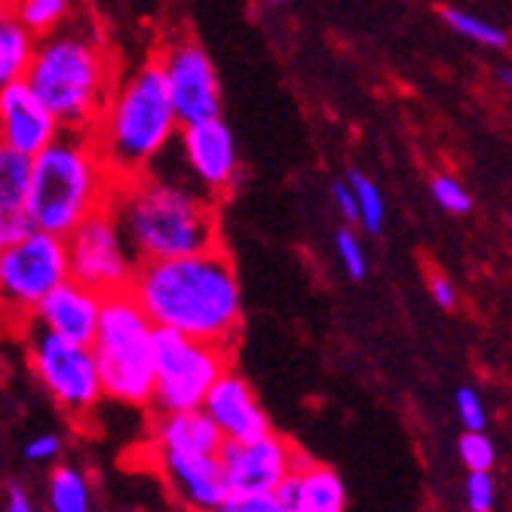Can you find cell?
<instances>
[{"label": "cell", "instance_id": "29", "mask_svg": "<svg viewBox=\"0 0 512 512\" xmlns=\"http://www.w3.org/2000/svg\"><path fill=\"white\" fill-rule=\"evenodd\" d=\"M212 512H286L273 491L264 494H224Z\"/></svg>", "mask_w": 512, "mask_h": 512}, {"label": "cell", "instance_id": "1", "mask_svg": "<svg viewBox=\"0 0 512 512\" xmlns=\"http://www.w3.org/2000/svg\"><path fill=\"white\" fill-rule=\"evenodd\" d=\"M129 292L142 304L154 329H169L197 341L227 347L243 322V292L237 267L224 246L138 261Z\"/></svg>", "mask_w": 512, "mask_h": 512}, {"label": "cell", "instance_id": "20", "mask_svg": "<svg viewBox=\"0 0 512 512\" xmlns=\"http://www.w3.org/2000/svg\"><path fill=\"white\" fill-rule=\"evenodd\" d=\"M34 46L37 37L19 22L13 0H0V86L25 77Z\"/></svg>", "mask_w": 512, "mask_h": 512}, {"label": "cell", "instance_id": "35", "mask_svg": "<svg viewBox=\"0 0 512 512\" xmlns=\"http://www.w3.org/2000/svg\"><path fill=\"white\" fill-rule=\"evenodd\" d=\"M332 200H335L341 218H344L347 224H356V200H353V191H350V184H347V181L332 184Z\"/></svg>", "mask_w": 512, "mask_h": 512}, {"label": "cell", "instance_id": "7", "mask_svg": "<svg viewBox=\"0 0 512 512\" xmlns=\"http://www.w3.org/2000/svg\"><path fill=\"white\" fill-rule=\"evenodd\" d=\"M230 368L227 347L154 329V396L160 411L200 408L209 387Z\"/></svg>", "mask_w": 512, "mask_h": 512}, {"label": "cell", "instance_id": "19", "mask_svg": "<svg viewBox=\"0 0 512 512\" xmlns=\"http://www.w3.org/2000/svg\"><path fill=\"white\" fill-rule=\"evenodd\" d=\"M154 439L160 451H184V454H218L224 445L221 430L203 408L188 411H163L154 427Z\"/></svg>", "mask_w": 512, "mask_h": 512}, {"label": "cell", "instance_id": "13", "mask_svg": "<svg viewBox=\"0 0 512 512\" xmlns=\"http://www.w3.org/2000/svg\"><path fill=\"white\" fill-rule=\"evenodd\" d=\"M181 160L188 166V178L209 197H224L240 181V154L230 126L218 117L194 120L178 126Z\"/></svg>", "mask_w": 512, "mask_h": 512}, {"label": "cell", "instance_id": "37", "mask_svg": "<svg viewBox=\"0 0 512 512\" xmlns=\"http://www.w3.org/2000/svg\"><path fill=\"white\" fill-rule=\"evenodd\" d=\"M10 322H16V319L10 316V310L4 307V301H0V335H4V332L10 329Z\"/></svg>", "mask_w": 512, "mask_h": 512}, {"label": "cell", "instance_id": "2", "mask_svg": "<svg viewBox=\"0 0 512 512\" xmlns=\"http://www.w3.org/2000/svg\"><path fill=\"white\" fill-rule=\"evenodd\" d=\"M138 261L194 255L221 246L215 203L188 175H166L157 166L114 184L108 200Z\"/></svg>", "mask_w": 512, "mask_h": 512}, {"label": "cell", "instance_id": "10", "mask_svg": "<svg viewBox=\"0 0 512 512\" xmlns=\"http://www.w3.org/2000/svg\"><path fill=\"white\" fill-rule=\"evenodd\" d=\"M65 249H68V276L83 283L86 289L99 295L129 289L138 258L129 249L123 230L108 206L83 218L65 237Z\"/></svg>", "mask_w": 512, "mask_h": 512}, {"label": "cell", "instance_id": "17", "mask_svg": "<svg viewBox=\"0 0 512 512\" xmlns=\"http://www.w3.org/2000/svg\"><path fill=\"white\" fill-rule=\"evenodd\" d=\"M160 463L163 473L169 476L175 494L194 506L197 512H212L227 488L221 479V467H218V454H184V451H160Z\"/></svg>", "mask_w": 512, "mask_h": 512}, {"label": "cell", "instance_id": "3", "mask_svg": "<svg viewBox=\"0 0 512 512\" xmlns=\"http://www.w3.org/2000/svg\"><path fill=\"white\" fill-rule=\"evenodd\" d=\"M22 80L59 129L89 132L117 83V65L96 22L74 13L68 25L37 40Z\"/></svg>", "mask_w": 512, "mask_h": 512}, {"label": "cell", "instance_id": "27", "mask_svg": "<svg viewBox=\"0 0 512 512\" xmlns=\"http://www.w3.org/2000/svg\"><path fill=\"white\" fill-rule=\"evenodd\" d=\"M460 460L467 470H491L497 463V448L485 436V430H467L460 439Z\"/></svg>", "mask_w": 512, "mask_h": 512}, {"label": "cell", "instance_id": "30", "mask_svg": "<svg viewBox=\"0 0 512 512\" xmlns=\"http://www.w3.org/2000/svg\"><path fill=\"white\" fill-rule=\"evenodd\" d=\"M497 485L491 470H470L467 476V506L470 512H494Z\"/></svg>", "mask_w": 512, "mask_h": 512}, {"label": "cell", "instance_id": "24", "mask_svg": "<svg viewBox=\"0 0 512 512\" xmlns=\"http://www.w3.org/2000/svg\"><path fill=\"white\" fill-rule=\"evenodd\" d=\"M347 184H350L353 200H356V224H362L368 234H381L384 215H387L381 188L365 172H350Z\"/></svg>", "mask_w": 512, "mask_h": 512}, {"label": "cell", "instance_id": "32", "mask_svg": "<svg viewBox=\"0 0 512 512\" xmlns=\"http://www.w3.org/2000/svg\"><path fill=\"white\" fill-rule=\"evenodd\" d=\"M31 218L25 209H4L0 206V252L7 246H13L16 240H22L28 230H31Z\"/></svg>", "mask_w": 512, "mask_h": 512}, {"label": "cell", "instance_id": "39", "mask_svg": "<svg viewBox=\"0 0 512 512\" xmlns=\"http://www.w3.org/2000/svg\"><path fill=\"white\" fill-rule=\"evenodd\" d=\"M270 4H283V0H270Z\"/></svg>", "mask_w": 512, "mask_h": 512}, {"label": "cell", "instance_id": "6", "mask_svg": "<svg viewBox=\"0 0 512 512\" xmlns=\"http://www.w3.org/2000/svg\"><path fill=\"white\" fill-rule=\"evenodd\" d=\"M96 356L102 393L123 405H148L154 396V322L129 289L102 301L96 335L89 341Z\"/></svg>", "mask_w": 512, "mask_h": 512}, {"label": "cell", "instance_id": "11", "mask_svg": "<svg viewBox=\"0 0 512 512\" xmlns=\"http://www.w3.org/2000/svg\"><path fill=\"white\" fill-rule=\"evenodd\" d=\"M169 92L172 111L178 123H194L206 117L221 114V83L218 71L203 50V43H197L191 34L175 31L154 56Z\"/></svg>", "mask_w": 512, "mask_h": 512}, {"label": "cell", "instance_id": "15", "mask_svg": "<svg viewBox=\"0 0 512 512\" xmlns=\"http://www.w3.org/2000/svg\"><path fill=\"white\" fill-rule=\"evenodd\" d=\"M200 408L212 417V424L230 442H249L270 433V417L264 414L255 390L249 387L246 378H240L230 368L221 371V378L209 387Z\"/></svg>", "mask_w": 512, "mask_h": 512}, {"label": "cell", "instance_id": "34", "mask_svg": "<svg viewBox=\"0 0 512 512\" xmlns=\"http://www.w3.org/2000/svg\"><path fill=\"white\" fill-rule=\"evenodd\" d=\"M430 295H433V301L442 310H451L457 304V289H454V283H451L445 273H433L430 276Z\"/></svg>", "mask_w": 512, "mask_h": 512}, {"label": "cell", "instance_id": "22", "mask_svg": "<svg viewBox=\"0 0 512 512\" xmlns=\"http://www.w3.org/2000/svg\"><path fill=\"white\" fill-rule=\"evenodd\" d=\"M31 184V157L0 145V206L25 209Z\"/></svg>", "mask_w": 512, "mask_h": 512}, {"label": "cell", "instance_id": "5", "mask_svg": "<svg viewBox=\"0 0 512 512\" xmlns=\"http://www.w3.org/2000/svg\"><path fill=\"white\" fill-rule=\"evenodd\" d=\"M117 178L108 172L89 132L62 129L31 157L25 212L37 230L68 237L71 230L108 206Z\"/></svg>", "mask_w": 512, "mask_h": 512}, {"label": "cell", "instance_id": "18", "mask_svg": "<svg viewBox=\"0 0 512 512\" xmlns=\"http://www.w3.org/2000/svg\"><path fill=\"white\" fill-rule=\"evenodd\" d=\"M286 512H344L347 491L335 470L304 460L301 467L273 491Z\"/></svg>", "mask_w": 512, "mask_h": 512}, {"label": "cell", "instance_id": "28", "mask_svg": "<svg viewBox=\"0 0 512 512\" xmlns=\"http://www.w3.org/2000/svg\"><path fill=\"white\" fill-rule=\"evenodd\" d=\"M335 252L341 258V267L350 279H365V270H368V261H365V252H362V243L356 237L353 227H341L338 237H335Z\"/></svg>", "mask_w": 512, "mask_h": 512}, {"label": "cell", "instance_id": "16", "mask_svg": "<svg viewBox=\"0 0 512 512\" xmlns=\"http://www.w3.org/2000/svg\"><path fill=\"white\" fill-rule=\"evenodd\" d=\"M102 301H105V295L86 289L83 283H77V279L68 276L65 283H59L50 295H46L34 307L28 322L40 325V329L53 332L59 338L89 344L92 335H96Z\"/></svg>", "mask_w": 512, "mask_h": 512}, {"label": "cell", "instance_id": "31", "mask_svg": "<svg viewBox=\"0 0 512 512\" xmlns=\"http://www.w3.org/2000/svg\"><path fill=\"white\" fill-rule=\"evenodd\" d=\"M457 414H460V421L467 430H485V424H488V411H485V405L473 387L457 390Z\"/></svg>", "mask_w": 512, "mask_h": 512}, {"label": "cell", "instance_id": "25", "mask_svg": "<svg viewBox=\"0 0 512 512\" xmlns=\"http://www.w3.org/2000/svg\"><path fill=\"white\" fill-rule=\"evenodd\" d=\"M442 19H445V25H448L454 34L467 37V40H473V43H479V46H488V50H506V46H509V34H506L500 25H494V22H488V19H479V16H473V13H467V10L445 7V10H442Z\"/></svg>", "mask_w": 512, "mask_h": 512}, {"label": "cell", "instance_id": "8", "mask_svg": "<svg viewBox=\"0 0 512 512\" xmlns=\"http://www.w3.org/2000/svg\"><path fill=\"white\" fill-rule=\"evenodd\" d=\"M68 279L65 237L31 227L0 252V301L16 322H28L34 307Z\"/></svg>", "mask_w": 512, "mask_h": 512}, {"label": "cell", "instance_id": "9", "mask_svg": "<svg viewBox=\"0 0 512 512\" xmlns=\"http://www.w3.org/2000/svg\"><path fill=\"white\" fill-rule=\"evenodd\" d=\"M25 347H28L34 378L68 414H86L102 402L105 393L99 381L96 356H92L89 344L59 338L31 322Z\"/></svg>", "mask_w": 512, "mask_h": 512}, {"label": "cell", "instance_id": "36", "mask_svg": "<svg viewBox=\"0 0 512 512\" xmlns=\"http://www.w3.org/2000/svg\"><path fill=\"white\" fill-rule=\"evenodd\" d=\"M4 512H34V506H31V500H28V494H25L19 485H13V488H10V497H7Z\"/></svg>", "mask_w": 512, "mask_h": 512}, {"label": "cell", "instance_id": "38", "mask_svg": "<svg viewBox=\"0 0 512 512\" xmlns=\"http://www.w3.org/2000/svg\"><path fill=\"white\" fill-rule=\"evenodd\" d=\"M500 80H503V86H509V68H500Z\"/></svg>", "mask_w": 512, "mask_h": 512}, {"label": "cell", "instance_id": "33", "mask_svg": "<svg viewBox=\"0 0 512 512\" xmlns=\"http://www.w3.org/2000/svg\"><path fill=\"white\" fill-rule=\"evenodd\" d=\"M62 451V439L56 433H46V436H37L25 445V457L31 463H46V460H56Z\"/></svg>", "mask_w": 512, "mask_h": 512}, {"label": "cell", "instance_id": "21", "mask_svg": "<svg viewBox=\"0 0 512 512\" xmlns=\"http://www.w3.org/2000/svg\"><path fill=\"white\" fill-rule=\"evenodd\" d=\"M13 10L19 22L40 40L68 25L77 13V4L74 0H13Z\"/></svg>", "mask_w": 512, "mask_h": 512}, {"label": "cell", "instance_id": "4", "mask_svg": "<svg viewBox=\"0 0 512 512\" xmlns=\"http://www.w3.org/2000/svg\"><path fill=\"white\" fill-rule=\"evenodd\" d=\"M178 126L160 65L151 56L129 74L117 77L89 135L108 172L117 181H126L151 169L169 151Z\"/></svg>", "mask_w": 512, "mask_h": 512}, {"label": "cell", "instance_id": "14", "mask_svg": "<svg viewBox=\"0 0 512 512\" xmlns=\"http://www.w3.org/2000/svg\"><path fill=\"white\" fill-rule=\"evenodd\" d=\"M56 117L34 96L25 80L0 86V145L34 157L59 135Z\"/></svg>", "mask_w": 512, "mask_h": 512}, {"label": "cell", "instance_id": "26", "mask_svg": "<svg viewBox=\"0 0 512 512\" xmlns=\"http://www.w3.org/2000/svg\"><path fill=\"white\" fill-rule=\"evenodd\" d=\"M433 200L439 203V209H445L448 215H467L473 209V197L470 191L454 175H436L433 178Z\"/></svg>", "mask_w": 512, "mask_h": 512}, {"label": "cell", "instance_id": "12", "mask_svg": "<svg viewBox=\"0 0 512 512\" xmlns=\"http://www.w3.org/2000/svg\"><path fill=\"white\" fill-rule=\"evenodd\" d=\"M307 457L295 451L286 439H279L273 430L267 436L249 442H230L218 448V467L227 494H264L276 491L279 482L292 476Z\"/></svg>", "mask_w": 512, "mask_h": 512}, {"label": "cell", "instance_id": "23", "mask_svg": "<svg viewBox=\"0 0 512 512\" xmlns=\"http://www.w3.org/2000/svg\"><path fill=\"white\" fill-rule=\"evenodd\" d=\"M50 509L53 512H92L86 476L74 467H59L50 476Z\"/></svg>", "mask_w": 512, "mask_h": 512}]
</instances>
